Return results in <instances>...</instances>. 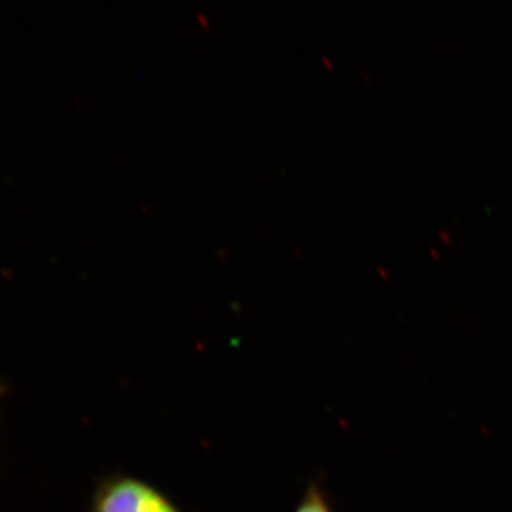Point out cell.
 Returning a JSON list of instances; mask_svg holds the SVG:
<instances>
[{"label": "cell", "mask_w": 512, "mask_h": 512, "mask_svg": "<svg viewBox=\"0 0 512 512\" xmlns=\"http://www.w3.org/2000/svg\"><path fill=\"white\" fill-rule=\"evenodd\" d=\"M293 512H335L318 483H311Z\"/></svg>", "instance_id": "obj_2"}, {"label": "cell", "mask_w": 512, "mask_h": 512, "mask_svg": "<svg viewBox=\"0 0 512 512\" xmlns=\"http://www.w3.org/2000/svg\"><path fill=\"white\" fill-rule=\"evenodd\" d=\"M87 512H183L153 484L127 474L103 478Z\"/></svg>", "instance_id": "obj_1"}, {"label": "cell", "mask_w": 512, "mask_h": 512, "mask_svg": "<svg viewBox=\"0 0 512 512\" xmlns=\"http://www.w3.org/2000/svg\"><path fill=\"white\" fill-rule=\"evenodd\" d=\"M9 393V386L6 383L0 382V400Z\"/></svg>", "instance_id": "obj_3"}]
</instances>
